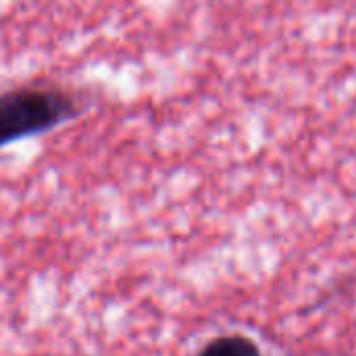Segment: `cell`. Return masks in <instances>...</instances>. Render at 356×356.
<instances>
[{"label":"cell","mask_w":356,"mask_h":356,"mask_svg":"<svg viewBox=\"0 0 356 356\" xmlns=\"http://www.w3.org/2000/svg\"><path fill=\"white\" fill-rule=\"evenodd\" d=\"M92 100L58 83H25L0 92V148L79 119Z\"/></svg>","instance_id":"6da1fadb"},{"label":"cell","mask_w":356,"mask_h":356,"mask_svg":"<svg viewBox=\"0 0 356 356\" xmlns=\"http://www.w3.org/2000/svg\"><path fill=\"white\" fill-rule=\"evenodd\" d=\"M198 356H261V350L246 336H219L211 340Z\"/></svg>","instance_id":"7a4b0ae2"}]
</instances>
